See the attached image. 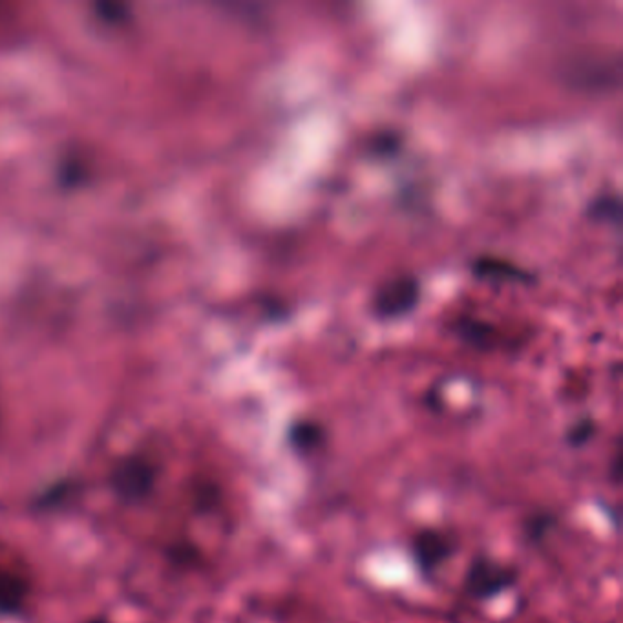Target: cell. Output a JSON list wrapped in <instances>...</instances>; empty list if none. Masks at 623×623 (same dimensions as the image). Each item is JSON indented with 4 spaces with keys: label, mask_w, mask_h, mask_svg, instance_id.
<instances>
[{
    "label": "cell",
    "mask_w": 623,
    "mask_h": 623,
    "mask_svg": "<svg viewBox=\"0 0 623 623\" xmlns=\"http://www.w3.org/2000/svg\"><path fill=\"white\" fill-rule=\"evenodd\" d=\"M158 477V465L148 455L130 454L117 461L110 486L123 503L138 505L154 492Z\"/></svg>",
    "instance_id": "obj_1"
},
{
    "label": "cell",
    "mask_w": 623,
    "mask_h": 623,
    "mask_svg": "<svg viewBox=\"0 0 623 623\" xmlns=\"http://www.w3.org/2000/svg\"><path fill=\"white\" fill-rule=\"evenodd\" d=\"M518 578L516 571L505 563L479 556L472 561L466 572L465 591L477 600L494 598L499 592L507 591Z\"/></svg>",
    "instance_id": "obj_2"
},
{
    "label": "cell",
    "mask_w": 623,
    "mask_h": 623,
    "mask_svg": "<svg viewBox=\"0 0 623 623\" xmlns=\"http://www.w3.org/2000/svg\"><path fill=\"white\" fill-rule=\"evenodd\" d=\"M412 549L419 571L430 576L454 554L455 543L443 530L424 528L413 538Z\"/></svg>",
    "instance_id": "obj_3"
},
{
    "label": "cell",
    "mask_w": 623,
    "mask_h": 623,
    "mask_svg": "<svg viewBox=\"0 0 623 623\" xmlns=\"http://www.w3.org/2000/svg\"><path fill=\"white\" fill-rule=\"evenodd\" d=\"M417 300H419V284L413 278L401 276L388 282L377 293L375 309L382 317H399L408 313L417 304Z\"/></svg>",
    "instance_id": "obj_4"
},
{
    "label": "cell",
    "mask_w": 623,
    "mask_h": 623,
    "mask_svg": "<svg viewBox=\"0 0 623 623\" xmlns=\"http://www.w3.org/2000/svg\"><path fill=\"white\" fill-rule=\"evenodd\" d=\"M30 596V583L21 574L0 571V616L21 613Z\"/></svg>",
    "instance_id": "obj_5"
},
{
    "label": "cell",
    "mask_w": 623,
    "mask_h": 623,
    "mask_svg": "<svg viewBox=\"0 0 623 623\" xmlns=\"http://www.w3.org/2000/svg\"><path fill=\"white\" fill-rule=\"evenodd\" d=\"M289 443L302 454L313 452L324 443V430L313 421H300L289 430Z\"/></svg>",
    "instance_id": "obj_6"
},
{
    "label": "cell",
    "mask_w": 623,
    "mask_h": 623,
    "mask_svg": "<svg viewBox=\"0 0 623 623\" xmlns=\"http://www.w3.org/2000/svg\"><path fill=\"white\" fill-rule=\"evenodd\" d=\"M476 273L479 276H486V278H499V280H518L523 282L527 280L528 275L510 262H503V260H496V258H483L479 260L476 265Z\"/></svg>",
    "instance_id": "obj_7"
},
{
    "label": "cell",
    "mask_w": 623,
    "mask_h": 623,
    "mask_svg": "<svg viewBox=\"0 0 623 623\" xmlns=\"http://www.w3.org/2000/svg\"><path fill=\"white\" fill-rule=\"evenodd\" d=\"M592 216L600 220H618L620 218V201L611 196L600 198L592 205Z\"/></svg>",
    "instance_id": "obj_8"
},
{
    "label": "cell",
    "mask_w": 623,
    "mask_h": 623,
    "mask_svg": "<svg viewBox=\"0 0 623 623\" xmlns=\"http://www.w3.org/2000/svg\"><path fill=\"white\" fill-rule=\"evenodd\" d=\"M592 435H594V424L589 419H585L572 428L567 439L572 446H583L591 441Z\"/></svg>",
    "instance_id": "obj_9"
},
{
    "label": "cell",
    "mask_w": 623,
    "mask_h": 623,
    "mask_svg": "<svg viewBox=\"0 0 623 623\" xmlns=\"http://www.w3.org/2000/svg\"><path fill=\"white\" fill-rule=\"evenodd\" d=\"M488 333H490V328H486L485 324H479V322L461 326V335L477 346H483V340L488 338Z\"/></svg>",
    "instance_id": "obj_10"
},
{
    "label": "cell",
    "mask_w": 623,
    "mask_h": 623,
    "mask_svg": "<svg viewBox=\"0 0 623 623\" xmlns=\"http://www.w3.org/2000/svg\"><path fill=\"white\" fill-rule=\"evenodd\" d=\"M550 527V518L549 516H545V518H534L530 521V525H528V534L532 536L534 539L541 538L545 532H547V528Z\"/></svg>",
    "instance_id": "obj_11"
},
{
    "label": "cell",
    "mask_w": 623,
    "mask_h": 623,
    "mask_svg": "<svg viewBox=\"0 0 623 623\" xmlns=\"http://www.w3.org/2000/svg\"><path fill=\"white\" fill-rule=\"evenodd\" d=\"M88 623H106L105 620H92V622Z\"/></svg>",
    "instance_id": "obj_12"
}]
</instances>
